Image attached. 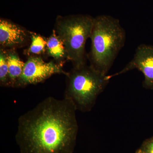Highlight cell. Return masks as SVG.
I'll return each mask as SVG.
<instances>
[{
    "instance_id": "5b68a950",
    "label": "cell",
    "mask_w": 153,
    "mask_h": 153,
    "mask_svg": "<svg viewBox=\"0 0 153 153\" xmlns=\"http://www.w3.org/2000/svg\"><path fill=\"white\" fill-rule=\"evenodd\" d=\"M62 64L54 62H46L41 57H30L25 63L24 70L16 88L43 82L55 74L66 75Z\"/></svg>"
},
{
    "instance_id": "8992f818",
    "label": "cell",
    "mask_w": 153,
    "mask_h": 153,
    "mask_svg": "<svg viewBox=\"0 0 153 153\" xmlns=\"http://www.w3.org/2000/svg\"><path fill=\"white\" fill-rule=\"evenodd\" d=\"M137 69L142 72L144 76L143 87L153 89V46L142 44L135 50L133 58L121 70L109 75L111 79L115 76Z\"/></svg>"
},
{
    "instance_id": "6da1fadb",
    "label": "cell",
    "mask_w": 153,
    "mask_h": 153,
    "mask_svg": "<svg viewBox=\"0 0 153 153\" xmlns=\"http://www.w3.org/2000/svg\"><path fill=\"white\" fill-rule=\"evenodd\" d=\"M76 111L69 100L49 97L21 116L16 135L21 153H73Z\"/></svg>"
},
{
    "instance_id": "7a4b0ae2",
    "label": "cell",
    "mask_w": 153,
    "mask_h": 153,
    "mask_svg": "<svg viewBox=\"0 0 153 153\" xmlns=\"http://www.w3.org/2000/svg\"><path fill=\"white\" fill-rule=\"evenodd\" d=\"M126 34L119 20L108 15L94 17L90 38L88 59L97 71L108 75L119 53L124 46Z\"/></svg>"
},
{
    "instance_id": "8fae6325",
    "label": "cell",
    "mask_w": 153,
    "mask_h": 153,
    "mask_svg": "<svg viewBox=\"0 0 153 153\" xmlns=\"http://www.w3.org/2000/svg\"><path fill=\"white\" fill-rule=\"evenodd\" d=\"M31 45L28 50L29 54L39 55L43 52L47 47V40L36 33H31Z\"/></svg>"
},
{
    "instance_id": "7c38bea8",
    "label": "cell",
    "mask_w": 153,
    "mask_h": 153,
    "mask_svg": "<svg viewBox=\"0 0 153 153\" xmlns=\"http://www.w3.org/2000/svg\"><path fill=\"white\" fill-rule=\"evenodd\" d=\"M135 153H153V136L145 140Z\"/></svg>"
},
{
    "instance_id": "52a82bcc",
    "label": "cell",
    "mask_w": 153,
    "mask_h": 153,
    "mask_svg": "<svg viewBox=\"0 0 153 153\" xmlns=\"http://www.w3.org/2000/svg\"><path fill=\"white\" fill-rule=\"evenodd\" d=\"M31 33L25 28L7 19H0L1 49H13L26 44Z\"/></svg>"
},
{
    "instance_id": "277c9868",
    "label": "cell",
    "mask_w": 153,
    "mask_h": 153,
    "mask_svg": "<svg viewBox=\"0 0 153 153\" xmlns=\"http://www.w3.org/2000/svg\"><path fill=\"white\" fill-rule=\"evenodd\" d=\"M94 18L87 15L58 16L54 31L63 42L73 68L86 64L85 45L90 38Z\"/></svg>"
},
{
    "instance_id": "3957f363",
    "label": "cell",
    "mask_w": 153,
    "mask_h": 153,
    "mask_svg": "<svg viewBox=\"0 0 153 153\" xmlns=\"http://www.w3.org/2000/svg\"><path fill=\"white\" fill-rule=\"evenodd\" d=\"M66 77L64 98L71 101L76 110L83 112L91 110L111 79L109 75L102 74L86 64L72 68Z\"/></svg>"
},
{
    "instance_id": "9c48e42d",
    "label": "cell",
    "mask_w": 153,
    "mask_h": 153,
    "mask_svg": "<svg viewBox=\"0 0 153 153\" xmlns=\"http://www.w3.org/2000/svg\"><path fill=\"white\" fill-rule=\"evenodd\" d=\"M47 49L48 54L57 61L62 64V61L66 57L65 47L60 38L54 30L51 36L47 40Z\"/></svg>"
},
{
    "instance_id": "ba28073f",
    "label": "cell",
    "mask_w": 153,
    "mask_h": 153,
    "mask_svg": "<svg viewBox=\"0 0 153 153\" xmlns=\"http://www.w3.org/2000/svg\"><path fill=\"white\" fill-rule=\"evenodd\" d=\"M10 87L16 88L24 70L25 63L13 50L7 51Z\"/></svg>"
},
{
    "instance_id": "30bf717a",
    "label": "cell",
    "mask_w": 153,
    "mask_h": 153,
    "mask_svg": "<svg viewBox=\"0 0 153 153\" xmlns=\"http://www.w3.org/2000/svg\"><path fill=\"white\" fill-rule=\"evenodd\" d=\"M0 85L1 86L10 87L7 52L5 49L1 48L0 51Z\"/></svg>"
}]
</instances>
